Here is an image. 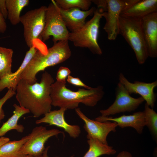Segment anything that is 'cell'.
I'll list each match as a JSON object with an SVG mask.
<instances>
[{"instance_id":"cell-32","label":"cell","mask_w":157,"mask_h":157,"mask_svg":"<svg viewBox=\"0 0 157 157\" xmlns=\"http://www.w3.org/2000/svg\"><path fill=\"white\" fill-rule=\"evenodd\" d=\"M9 141H10V139L8 138L3 136L0 137V147Z\"/></svg>"},{"instance_id":"cell-14","label":"cell","mask_w":157,"mask_h":157,"mask_svg":"<svg viewBox=\"0 0 157 157\" xmlns=\"http://www.w3.org/2000/svg\"><path fill=\"white\" fill-rule=\"evenodd\" d=\"M67 110L63 108L57 110L51 111L44 115L42 118L36 120V124L47 123L49 125H54L63 129L72 138H76L79 136L81 130L78 125H71L66 121L64 114Z\"/></svg>"},{"instance_id":"cell-5","label":"cell","mask_w":157,"mask_h":157,"mask_svg":"<svg viewBox=\"0 0 157 157\" xmlns=\"http://www.w3.org/2000/svg\"><path fill=\"white\" fill-rule=\"evenodd\" d=\"M138 0H95L93 2L101 10L106 23L103 29L108 40H115L119 34V18L122 12Z\"/></svg>"},{"instance_id":"cell-2","label":"cell","mask_w":157,"mask_h":157,"mask_svg":"<svg viewBox=\"0 0 157 157\" xmlns=\"http://www.w3.org/2000/svg\"><path fill=\"white\" fill-rule=\"evenodd\" d=\"M104 94L101 85L90 90L79 88L77 91H73L66 87V83L56 81L51 85V97L52 106L66 110L78 108L80 103L94 107Z\"/></svg>"},{"instance_id":"cell-17","label":"cell","mask_w":157,"mask_h":157,"mask_svg":"<svg viewBox=\"0 0 157 157\" xmlns=\"http://www.w3.org/2000/svg\"><path fill=\"white\" fill-rule=\"evenodd\" d=\"M38 50L37 48L33 45L26 52L24 60L18 69L15 72L0 79V92L6 88H11L16 91L17 85L21 79L22 74Z\"/></svg>"},{"instance_id":"cell-27","label":"cell","mask_w":157,"mask_h":157,"mask_svg":"<svg viewBox=\"0 0 157 157\" xmlns=\"http://www.w3.org/2000/svg\"><path fill=\"white\" fill-rule=\"evenodd\" d=\"M71 73V71L68 67L61 66L58 69L56 76L57 81L63 83H66V80Z\"/></svg>"},{"instance_id":"cell-8","label":"cell","mask_w":157,"mask_h":157,"mask_svg":"<svg viewBox=\"0 0 157 157\" xmlns=\"http://www.w3.org/2000/svg\"><path fill=\"white\" fill-rule=\"evenodd\" d=\"M47 7L28 11L20 17V22L24 27V37L26 43L29 48L34 45V40L39 38L44 28L45 13Z\"/></svg>"},{"instance_id":"cell-4","label":"cell","mask_w":157,"mask_h":157,"mask_svg":"<svg viewBox=\"0 0 157 157\" xmlns=\"http://www.w3.org/2000/svg\"><path fill=\"white\" fill-rule=\"evenodd\" d=\"M119 34L123 37L133 50L139 64H144L149 56L143 35L141 19L120 15Z\"/></svg>"},{"instance_id":"cell-10","label":"cell","mask_w":157,"mask_h":157,"mask_svg":"<svg viewBox=\"0 0 157 157\" xmlns=\"http://www.w3.org/2000/svg\"><path fill=\"white\" fill-rule=\"evenodd\" d=\"M115 91V101L107 109L100 111L101 116L108 117L120 113L134 111L144 101L141 97L136 98L131 96L124 85L119 82Z\"/></svg>"},{"instance_id":"cell-6","label":"cell","mask_w":157,"mask_h":157,"mask_svg":"<svg viewBox=\"0 0 157 157\" xmlns=\"http://www.w3.org/2000/svg\"><path fill=\"white\" fill-rule=\"evenodd\" d=\"M101 11L97 8L93 17L85 22L80 29L69 32L68 40L76 47L87 48L93 54L101 55L102 52L98 42L100 21L102 17Z\"/></svg>"},{"instance_id":"cell-11","label":"cell","mask_w":157,"mask_h":157,"mask_svg":"<svg viewBox=\"0 0 157 157\" xmlns=\"http://www.w3.org/2000/svg\"><path fill=\"white\" fill-rule=\"evenodd\" d=\"M75 111L85 123L84 128L87 133L88 139H97L104 144H108L107 137L111 132L116 131V128L118 126L117 124L115 122H102L90 119L82 113L79 108H76Z\"/></svg>"},{"instance_id":"cell-21","label":"cell","mask_w":157,"mask_h":157,"mask_svg":"<svg viewBox=\"0 0 157 157\" xmlns=\"http://www.w3.org/2000/svg\"><path fill=\"white\" fill-rule=\"evenodd\" d=\"M28 0H6L8 18L10 23L16 25L20 22V14L24 8L28 6Z\"/></svg>"},{"instance_id":"cell-18","label":"cell","mask_w":157,"mask_h":157,"mask_svg":"<svg viewBox=\"0 0 157 157\" xmlns=\"http://www.w3.org/2000/svg\"><path fill=\"white\" fill-rule=\"evenodd\" d=\"M157 12V0H138L123 11L121 15L142 19L152 13Z\"/></svg>"},{"instance_id":"cell-35","label":"cell","mask_w":157,"mask_h":157,"mask_svg":"<svg viewBox=\"0 0 157 157\" xmlns=\"http://www.w3.org/2000/svg\"><path fill=\"white\" fill-rule=\"evenodd\" d=\"M25 157H33L30 155H27Z\"/></svg>"},{"instance_id":"cell-22","label":"cell","mask_w":157,"mask_h":157,"mask_svg":"<svg viewBox=\"0 0 157 157\" xmlns=\"http://www.w3.org/2000/svg\"><path fill=\"white\" fill-rule=\"evenodd\" d=\"M28 135L20 140L9 141L0 147V157H25L20 155L19 151L28 140Z\"/></svg>"},{"instance_id":"cell-30","label":"cell","mask_w":157,"mask_h":157,"mask_svg":"<svg viewBox=\"0 0 157 157\" xmlns=\"http://www.w3.org/2000/svg\"><path fill=\"white\" fill-rule=\"evenodd\" d=\"M7 28V24L5 19L0 12V32L4 33Z\"/></svg>"},{"instance_id":"cell-13","label":"cell","mask_w":157,"mask_h":157,"mask_svg":"<svg viewBox=\"0 0 157 157\" xmlns=\"http://www.w3.org/2000/svg\"><path fill=\"white\" fill-rule=\"evenodd\" d=\"M142 26L148 56L157 57V12L142 18Z\"/></svg>"},{"instance_id":"cell-34","label":"cell","mask_w":157,"mask_h":157,"mask_svg":"<svg viewBox=\"0 0 157 157\" xmlns=\"http://www.w3.org/2000/svg\"><path fill=\"white\" fill-rule=\"evenodd\" d=\"M1 47H0V60L1 58Z\"/></svg>"},{"instance_id":"cell-23","label":"cell","mask_w":157,"mask_h":157,"mask_svg":"<svg viewBox=\"0 0 157 157\" xmlns=\"http://www.w3.org/2000/svg\"><path fill=\"white\" fill-rule=\"evenodd\" d=\"M12 49L1 47V56L0 60V79L12 73L11 72Z\"/></svg>"},{"instance_id":"cell-33","label":"cell","mask_w":157,"mask_h":157,"mask_svg":"<svg viewBox=\"0 0 157 157\" xmlns=\"http://www.w3.org/2000/svg\"><path fill=\"white\" fill-rule=\"evenodd\" d=\"M50 147V146H48L46 148L43 153L42 156L40 157H49L48 155V150ZM74 156L72 155L70 156V157H74Z\"/></svg>"},{"instance_id":"cell-19","label":"cell","mask_w":157,"mask_h":157,"mask_svg":"<svg viewBox=\"0 0 157 157\" xmlns=\"http://www.w3.org/2000/svg\"><path fill=\"white\" fill-rule=\"evenodd\" d=\"M15 109L13 114L0 128V137H3L9 131L15 130L20 133L23 132L24 127L22 124H18L19 119L23 115L30 113L26 108L15 104L13 105Z\"/></svg>"},{"instance_id":"cell-20","label":"cell","mask_w":157,"mask_h":157,"mask_svg":"<svg viewBox=\"0 0 157 157\" xmlns=\"http://www.w3.org/2000/svg\"><path fill=\"white\" fill-rule=\"evenodd\" d=\"M88 150L83 157H99L103 155H114L116 150L108 144L103 143L99 140L93 138L88 139Z\"/></svg>"},{"instance_id":"cell-1","label":"cell","mask_w":157,"mask_h":157,"mask_svg":"<svg viewBox=\"0 0 157 157\" xmlns=\"http://www.w3.org/2000/svg\"><path fill=\"white\" fill-rule=\"evenodd\" d=\"M54 82L47 72L42 75L40 83L33 84L21 79L16 88V98L19 106L28 110L35 117L50 111L52 107L51 87Z\"/></svg>"},{"instance_id":"cell-29","label":"cell","mask_w":157,"mask_h":157,"mask_svg":"<svg viewBox=\"0 0 157 157\" xmlns=\"http://www.w3.org/2000/svg\"><path fill=\"white\" fill-rule=\"evenodd\" d=\"M0 12L5 19L8 17V11L6 0H0Z\"/></svg>"},{"instance_id":"cell-9","label":"cell","mask_w":157,"mask_h":157,"mask_svg":"<svg viewBox=\"0 0 157 157\" xmlns=\"http://www.w3.org/2000/svg\"><path fill=\"white\" fill-rule=\"evenodd\" d=\"M60 133L63 132L58 129L48 130L42 126L35 127L28 135V139L21 148L19 154L24 156L30 155L40 157L45 149V142L50 138Z\"/></svg>"},{"instance_id":"cell-31","label":"cell","mask_w":157,"mask_h":157,"mask_svg":"<svg viewBox=\"0 0 157 157\" xmlns=\"http://www.w3.org/2000/svg\"><path fill=\"white\" fill-rule=\"evenodd\" d=\"M116 157H133L132 154L129 152L125 151L119 152Z\"/></svg>"},{"instance_id":"cell-28","label":"cell","mask_w":157,"mask_h":157,"mask_svg":"<svg viewBox=\"0 0 157 157\" xmlns=\"http://www.w3.org/2000/svg\"><path fill=\"white\" fill-rule=\"evenodd\" d=\"M66 80L69 83L76 86L84 87L87 90L92 88L85 84L79 78L73 77L70 75L68 76Z\"/></svg>"},{"instance_id":"cell-16","label":"cell","mask_w":157,"mask_h":157,"mask_svg":"<svg viewBox=\"0 0 157 157\" xmlns=\"http://www.w3.org/2000/svg\"><path fill=\"white\" fill-rule=\"evenodd\" d=\"M95 10L94 7L86 11L83 10L78 8H73L66 10L60 9V12L67 28L71 32H74L84 25L86 18L94 13Z\"/></svg>"},{"instance_id":"cell-24","label":"cell","mask_w":157,"mask_h":157,"mask_svg":"<svg viewBox=\"0 0 157 157\" xmlns=\"http://www.w3.org/2000/svg\"><path fill=\"white\" fill-rule=\"evenodd\" d=\"M145 116V126L149 129L154 139L157 140V113L146 103L143 111Z\"/></svg>"},{"instance_id":"cell-3","label":"cell","mask_w":157,"mask_h":157,"mask_svg":"<svg viewBox=\"0 0 157 157\" xmlns=\"http://www.w3.org/2000/svg\"><path fill=\"white\" fill-rule=\"evenodd\" d=\"M71 51L68 40L59 41L47 49L46 54L38 50L28 63L21 76L28 83L33 84L37 81L36 75L47 68L65 61L71 56Z\"/></svg>"},{"instance_id":"cell-7","label":"cell","mask_w":157,"mask_h":157,"mask_svg":"<svg viewBox=\"0 0 157 157\" xmlns=\"http://www.w3.org/2000/svg\"><path fill=\"white\" fill-rule=\"evenodd\" d=\"M60 9L55 1L51 0L47 7L45 26L39 39L44 42L52 36L54 43L68 40L69 32L62 17Z\"/></svg>"},{"instance_id":"cell-25","label":"cell","mask_w":157,"mask_h":157,"mask_svg":"<svg viewBox=\"0 0 157 157\" xmlns=\"http://www.w3.org/2000/svg\"><path fill=\"white\" fill-rule=\"evenodd\" d=\"M55 1L61 9L66 10L78 8L84 11L89 10L92 2L90 0H56Z\"/></svg>"},{"instance_id":"cell-36","label":"cell","mask_w":157,"mask_h":157,"mask_svg":"<svg viewBox=\"0 0 157 157\" xmlns=\"http://www.w3.org/2000/svg\"></svg>"},{"instance_id":"cell-26","label":"cell","mask_w":157,"mask_h":157,"mask_svg":"<svg viewBox=\"0 0 157 157\" xmlns=\"http://www.w3.org/2000/svg\"><path fill=\"white\" fill-rule=\"evenodd\" d=\"M16 92L12 88L8 89L5 95L0 99V123L5 117V115L2 108V106L9 99L15 94Z\"/></svg>"},{"instance_id":"cell-12","label":"cell","mask_w":157,"mask_h":157,"mask_svg":"<svg viewBox=\"0 0 157 157\" xmlns=\"http://www.w3.org/2000/svg\"><path fill=\"white\" fill-rule=\"evenodd\" d=\"M119 80L130 95L133 93L139 94L147 105L152 108L154 107L156 100L154 90L157 86L156 80L150 83L138 81L132 83L129 81L122 73L119 75Z\"/></svg>"},{"instance_id":"cell-15","label":"cell","mask_w":157,"mask_h":157,"mask_svg":"<svg viewBox=\"0 0 157 157\" xmlns=\"http://www.w3.org/2000/svg\"><path fill=\"white\" fill-rule=\"evenodd\" d=\"M96 121L103 122L112 121L116 122L121 128L127 127L133 128L139 134L143 132L145 126V116L144 111H138L130 115H123L117 117L99 116L94 119Z\"/></svg>"}]
</instances>
